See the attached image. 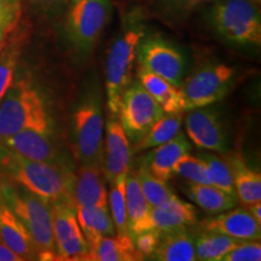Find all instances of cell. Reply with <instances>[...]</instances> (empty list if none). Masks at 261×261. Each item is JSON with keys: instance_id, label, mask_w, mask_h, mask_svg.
<instances>
[{"instance_id": "obj_1", "label": "cell", "mask_w": 261, "mask_h": 261, "mask_svg": "<svg viewBox=\"0 0 261 261\" xmlns=\"http://www.w3.org/2000/svg\"><path fill=\"white\" fill-rule=\"evenodd\" d=\"M74 171L64 162H42L23 158L0 143V174L27 189L48 203L70 204V182Z\"/></svg>"}, {"instance_id": "obj_2", "label": "cell", "mask_w": 261, "mask_h": 261, "mask_svg": "<svg viewBox=\"0 0 261 261\" xmlns=\"http://www.w3.org/2000/svg\"><path fill=\"white\" fill-rule=\"evenodd\" d=\"M0 197L27 228L38 260H56L51 203L6 179L0 181Z\"/></svg>"}, {"instance_id": "obj_3", "label": "cell", "mask_w": 261, "mask_h": 261, "mask_svg": "<svg viewBox=\"0 0 261 261\" xmlns=\"http://www.w3.org/2000/svg\"><path fill=\"white\" fill-rule=\"evenodd\" d=\"M145 33L146 29L142 18L132 16L113 41L108 52L106 91L108 110L112 117L119 116L122 94L132 81V69L137 61V51Z\"/></svg>"}, {"instance_id": "obj_4", "label": "cell", "mask_w": 261, "mask_h": 261, "mask_svg": "<svg viewBox=\"0 0 261 261\" xmlns=\"http://www.w3.org/2000/svg\"><path fill=\"white\" fill-rule=\"evenodd\" d=\"M23 129L54 132L40 93L27 80H18L0 100V142Z\"/></svg>"}, {"instance_id": "obj_5", "label": "cell", "mask_w": 261, "mask_h": 261, "mask_svg": "<svg viewBox=\"0 0 261 261\" xmlns=\"http://www.w3.org/2000/svg\"><path fill=\"white\" fill-rule=\"evenodd\" d=\"M218 37L237 46H260L261 14L253 0H214L207 15Z\"/></svg>"}, {"instance_id": "obj_6", "label": "cell", "mask_w": 261, "mask_h": 261, "mask_svg": "<svg viewBox=\"0 0 261 261\" xmlns=\"http://www.w3.org/2000/svg\"><path fill=\"white\" fill-rule=\"evenodd\" d=\"M63 12L65 37L77 54L87 56L109 24L113 3L112 0H69Z\"/></svg>"}, {"instance_id": "obj_7", "label": "cell", "mask_w": 261, "mask_h": 261, "mask_svg": "<svg viewBox=\"0 0 261 261\" xmlns=\"http://www.w3.org/2000/svg\"><path fill=\"white\" fill-rule=\"evenodd\" d=\"M102 97L97 87L87 91L71 117V144L80 163L102 166L103 161Z\"/></svg>"}, {"instance_id": "obj_8", "label": "cell", "mask_w": 261, "mask_h": 261, "mask_svg": "<svg viewBox=\"0 0 261 261\" xmlns=\"http://www.w3.org/2000/svg\"><path fill=\"white\" fill-rule=\"evenodd\" d=\"M234 76L236 69L224 63H211L198 68L180 86L185 112L219 102L232 89Z\"/></svg>"}, {"instance_id": "obj_9", "label": "cell", "mask_w": 261, "mask_h": 261, "mask_svg": "<svg viewBox=\"0 0 261 261\" xmlns=\"http://www.w3.org/2000/svg\"><path fill=\"white\" fill-rule=\"evenodd\" d=\"M138 68L154 73L180 87L187 69V58L179 48L159 35L146 34L137 51Z\"/></svg>"}, {"instance_id": "obj_10", "label": "cell", "mask_w": 261, "mask_h": 261, "mask_svg": "<svg viewBox=\"0 0 261 261\" xmlns=\"http://www.w3.org/2000/svg\"><path fill=\"white\" fill-rule=\"evenodd\" d=\"M163 115L162 108L139 80L130 81L122 94L117 116L128 140L133 143L139 140Z\"/></svg>"}, {"instance_id": "obj_11", "label": "cell", "mask_w": 261, "mask_h": 261, "mask_svg": "<svg viewBox=\"0 0 261 261\" xmlns=\"http://www.w3.org/2000/svg\"><path fill=\"white\" fill-rule=\"evenodd\" d=\"M56 260L85 261L89 254V244L77 223L75 208L60 202L51 204Z\"/></svg>"}, {"instance_id": "obj_12", "label": "cell", "mask_w": 261, "mask_h": 261, "mask_svg": "<svg viewBox=\"0 0 261 261\" xmlns=\"http://www.w3.org/2000/svg\"><path fill=\"white\" fill-rule=\"evenodd\" d=\"M188 112L182 122H185V130L191 142L198 149L227 154L228 142L219 113L207 107Z\"/></svg>"}, {"instance_id": "obj_13", "label": "cell", "mask_w": 261, "mask_h": 261, "mask_svg": "<svg viewBox=\"0 0 261 261\" xmlns=\"http://www.w3.org/2000/svg\"><path fill=\"white\" fill-rule=\"evenodd\" d=\"M70 204L77 207H108V190L100 165L80 163L70 182Z\"/></svg>"}, {"instance_id": "obj_14", "label": "cell", "mask_w": 261, "mask_h": 261, "mask_svg": "<svg viewBox=\"0 0 261 261\" xmlns=\"http://www.w3.org/2000/svg\"><path fill=\"white\" fill-rule=\"evenodd\" d=\"M130 146L125 129L117 117H112L107 122L106 140L103 143L102 169L106 180L115 181L129 171Z\"/></svg>"}, {"instance_id": "obj_15", "label": "cell", "mask_w": 261, "mask_h": 261, "mask_svg": "<svg viewBox=\"0 0 261 261\" xmlns=\"http://www.w3.org/2000/svg\"><path fill=\"white\" fill-rule=\"evenodd\" d=\"M198 230L212 231L240 241H260L261 224L247 208H231L198 223Z\"/></svg>"}, {"instance_id": "obj_16", "label": "cell", "mask_w": 261, "mask_h": 261, "mask_svg": "<svg viewBox=\"0 0 261 261\" xmlns=\"http://www.w3.org/2000/svg\"><path fill=\"white\" fill-rule=\"evenodd\" d=\"M54 132L23 129L2 140V144L23 158L42 162H58L60 151L52 139Z\"/></svg>"}, {"instance_id": "obj_17", "label": "cell", "mask_w": 261, "mask_h": 261, "mask_svg": "<svg viewBox=\"0 0 261 261\" xmlns=\"http://www.w3.org/2000/svg\"><path fill=\"white\" fill-rule=\"evenodd\" d=\"M191 144L189 143L184 133L179 132L174 138L161 145L150 149L148 154L140 160L148 171L154 174L156 178L163 181H168L173 175V167L182 156L190 154Z\"/></svg>"}, {"instance_id": "obj_18", "label": "cell", "mask_w": 261, "mask_h": 261, "mask_svg": "<svg viewBox=\"0 0 261 261\" xmlns=\"http://www.w3.org/2000/svg\"><path fill=\"white\" fill-rule=\"evenodd\" d=\"M0 242L4 243L22 260H38L35 249L27 228L0 197Z\"/></svg>"}, {"instance_id": "obj_19", "label": "cell", "mask_w": 261, "mask_h": 261, "mask_svg": "<svg viewBox=\"0 0 261 261\" xmlns=\"http://www.w3.org/2000/svg\"><path fill=\"white\" fill-rule=\"evenodd\" d=\"M151 225L160 232L187 228L197 223L195 205L173 195L167 201L151 208Z\"/></svg>"}, {"instance_id": "obj_20", "label": "cell", "mask_w": 261, "mask_h": 261, "mask_svg": "<svg viewBox=\"0 0 261 261\" xmlns=\"http://www.w3.org/2000/svg\"><path fill=\"white\" fill-rule=\"evenodd\" d=\"M126 211L130 237L133 238L137 234L152 228L150 218L151 207L140 189L135 171L130 168L126 175Z\"/></svg>"}, {"instance_id": "obj_21", "label": "cell", "mask_w": 261, "mask_h": 261, "mask_svg": "<svg viewBox=\"0 0 261 261\" xmlns=\"http://www.w3.org/2000/svg\"><path fill=\"white\" fill-rule=\"evenodd\" d=\"M228 168L232 175L233 188L237 201L244 207L261 201V175L260 172L250 168L241 154L228 156Z\"/></svg>"}, {"instance_id": "obj_22", "label": "cell", "mask_w": 261, "mask_h": 261, "mask_svg": "<svg viewBox=\"0 0 261 261\" xmlns=\"http://www.w3.org/2000/svg\"><path fill=\"white\" fill-rule=\"evenodd\" d=\"M137 76H138L139 83L144 86V89L148 91L150 96L158 102L165 114L185 112L180 87L174 86L159 75L140 69V68H138Z\"/></svg>"}, {"instance_id": "obj_23", "label": "cell", "mask_w": 261, "mask_h": 261, "mask_svg": "<svg viewBox=\"0 0 261 261\" xmlns=\"http://www.w3.org/2000/svg\"><path fill=\"white\" fill-rule=\"evenodd\" d=\"M151 260L155 261H195L194 232L187 228L161 233V240Z\"/></svg>"}, {"instance_id": "obj_24", "label": "cell", "mask_w": 261, "mask_h": 261, "mask_svg": "<svg viewBox=\"0 0 261 261\" xmlns=\"http://www.w3.org/2000/svg\"><path fill=\"white\" fill-rule=\"evenodd\" d=\"M143 260L137 252L130 236L100 237L89 247L85 261H139Z\"/></svg>"}, {"instance_id": "obj_25", "label": "cell", "mask_w": 261, "mask_h": 261, "mask_svg": "<svg viewBox=\"0 0 261 261\" xmlns=\"http://www.w3.org/2000/svg\"><path fill=\"white\" fill-rule=\"evenodd\" d=\"M75 213L89 247L98 238L116 234L115 225L108 207H77L75 208Z\"/></svg>"}, {"instance_id": "obj_26", "label": "cell", "mask_w": 261, "mask_h": 261, "mask_svg": "<svg viewBox=\"0 0 261 261\" xmlns=\"http://www.w3.org/2000/svg\"><path fill=\"white\" fill-rule=\"evenodd\" d=\"M182 191L196 205L211 214L228 211L237 204V198L234 196L212 184H195L187 181L182 187Z\"/></svg>"}, {"instance_id": "obj_27", "label": "cell", "mask_w": 261, "mask_h": 261, "mask_svg": "<svg viewBox=\"0 0 261 261\" xmlns=\"http://www.w3.org/2000/svg\"><path fill=\"white\" fill-rule=\"evenodd\" d=\"M23 42L24 31L16 27L9 34L4 46L0 51V100L14 83L15 71L21 56Z\"/></svg>"}, {"instance_id": "obj_28", "label": "cell", "mask_w": 261, "mask_h": 261, "mask_svg": "<svg viewBox=\"0 0 261 261\" xmlns=\"http://www.w3.org/2000/svg\"><path fill=\"white\" fill-rule=\"evenodd\" d=\"M240 242V240L225 234L198 230V232H194L196 260L220 261L225 254L233 249Z\"/></svg>"}, {"instance_id": "obj_29", "label": "cell", "mask_w": 261, "mask_h": 261, "mask_svg": "<svg viewBox=\"0 0 261 261\" xmlns=\"http://www.w3.org/2000/svg\"><path fill=\"white\" fill-rule=\"evenodd\" d=\"M182 125L181 113L177 114H165L161 119L158 120L151 126L148 132L137 140L133 146V152L146 151L155 146L161 145L163 143L168 142L180 132Z\"/></svg>"}, {"instance_id": "obj_30", "label": "cell", "mask_w": 261, "mask_h": 261, "mask_svg": "<svg viewBox=\"0 0 261 261\" xmlns=\"http://www.w3.org/2000/svg\"><path fill=\"white\" fill-rule=\"evenodd\" d=\"M126 175L110 182V192L108 195V205L112 210V218L119 236H129L126 211Z\"/></svg>"}, {"instance_id": "obj_31", "label": "cell", "mask_w": 261, "mask_h": 261, "mask_svg": "<svg viewBox=\"0 0 261 261\" xmlns=\"http://www.w3.org/2000/svg\"><path fill=\"white\" fill-rule=\"evenodd\" d=\"M135 173L139 181L140 189L151 208L161 204L162 202L167 201L174 195V192L167 185V181L156 178L143 165H139V167L135 169Z\"/></svg>"}, {"instance_id": "obj_32", "label": "cell", "mask_w": 261, "mask_h": 261, "mask_svg": "<svg viewBox=\"0 0 261 261\" xmlns=\"http://www.w3.org/2000/svg\"><path fill=\"white\" fill-rule=\"evenodd\" d=\"M198 158L203 160L205 166H207L212 185H214V187L219 188L223 191L236 197L232 175H231V171L228 168L227 162L225 160L220 159L219 156L210 154V152H201L198 155Z\"/></svg>"}, {"instance_id": "obj_33", "label": "cell", "mask_w": 261, "mask_h": 261, "mask_svg": "<svg viewBox=\"0 0 261 261\" xmlns=\"http://www.w3.org/2000/svg\"><path fill=\"white\" fill-rule=\"evenodd\" d=\"M173 174L195 184H212L207 166L198 156L184 155L173 167Z\"/></svg>"}, {"instance_id": "obj_34", "label": "cell", "mask_w": 261, "mask_h": 261, "mask_svg": "<svg viewBox=\"0 0 261 261\" xmlns=\"http://www.w3.org/2000/svg\"><path fill=\"white\" fill-rule=\"evenodd\" d=\"M214 0H158L160 11L167 17L181 18L188 16L198 6Z\"/></svg>"}, {"instance_id": "obj_35", "label": "cell", "mask_w": 261, "mask_h": 261, "mask_svg": "<svg viewBox=\"0 0 261 261\" xmlns=\"http://www.w3.org/2000/svg\"><path fill=\"white\" fill-rule=\"evenodd\" d=\"M261 244L256 241H241L233 249L225 254L220 261H260Z\"/></svg>"}, {"instance_id": "obj_36", "label": "cell", "mask_w": 261, "mask_h": 261, "mask_svg": "<svg viewBox=\"0 0 261 261\" xmlns=\"http://www.w3.org/2000/svg\"><path fill=\"white\" fill-rule=\"evenodd\" d=\"M161 233L162 232H160L156 228H150L132 238L137 252L142 255L143 260L150 259L154 254L161 240Z\"/></svg>"}, {"instance_id": "obj_37", "label": "cell", "mask_w": 261, "mask_h": 261, "mask_svg": "<svg viewBox=\"0 0 261 261\" xmlns=\"http://www.w3.org/2000/svg\"><path fill=\"white\" fill-rule=\"evenodd\" d=\"M21 18V0H0V22L18 24Z\"/></svg>"}, {"instance_id": "obj_38", "label": "cell", "mask_w": 261, "mask_h": 261, "mask_svg": "<svg viewBox=\"0 0 261 261\" xmlns=\"http://www.w3.org/2000/svg\"><path fill=\"white\" fill-rule=\"evenodd\" d=\"M69 0H29V3L42 14L57 16L64 11Z\"/></svg>"}, {"instance_id": "obj_39", "label": "cell", "mask_w": 261, "mask_h": 261, "mask_svg": "<svg viewBox=\"0 0 261 261\" xmlns=\"http://www.w3.org/2000/svg\"><path fill=\"white\" fill-rule=\"evenodd\" d=\"M0 261H23L17 254L12 252L10 248L0 242Z\"/></svg>"}, {"instance_id": "obj_40", "label": "cell", "mask_w": 261, "mask_h": 261, "mask_svg": "<svg viewBox=\"0 0 261 261\" xmlns=\"http://www.w3.org/2000/svg\"><path fill=\"white\" fill-rule=\"evenodd\" d=\"M16 27H17V25L9 23V22H0V51H2L3 46H4L9 34L14 31Z\"/></svg>"}, {"instance_id": "obj_41", "label": "cell", "mask_w": 261, "mask_h": 261, "mask_svg": "<svg viewBox=\"0 0 261 261\" xmlns=\"http://www.w3.org/2000/svg\"><path fill=\"white\" fill-rule=\"evenodd\" d=\"M247 210L249 211V213L253 215V218L257 223L261 224V201L254 202V203L247 205Z\"/></svg>"}, {"instance_id": "obj_42", "label": "cell", "mask_w": 261, "mask_h": 261, "mask_svg": "<svg viewBox=\"0 0 261 261\" xmlns=\"http://www.w3.org/2000/svg\"><path fill=\"white\" fill-rule=\"evenodd\" d=\"M253 2H255V3H257V4H260L261 0H253Z\"/></svg>"}]
</instances>
